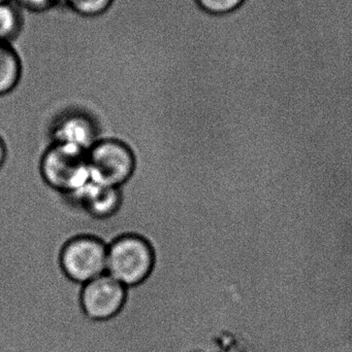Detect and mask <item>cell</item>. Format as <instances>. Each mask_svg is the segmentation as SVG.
<instances>
[{
  "label": "cell",
  "mask_w": 352,
  "mask_h": 352,
  "mask_svg": "<svg viewBox=\"0 0 352 352\" xmlns=\"http://www.w3.org/2000/svg\"><path fill=\"white\" fill-rule=\"evenodd\" d=\"M107 246L99 238L80 235L70 239L60 252V269L70 280L79 285L107 273Z\"/></svg>",
  "instance_id": "3"
},
{
  "label": "cell",
  "mask_w": 352,
  "mask_h": 352,
  "mask_svg": "<svg viewBox=\"0 0 352 352\" xmlns=\"http://www.w3.org/2000/svg\"><path fill=\"white\" fill-rule=\"evenodd\" d=\"M70 12L83 18H97L109 12L115 0H61Z\"/></svg>",
  "instance_id": "10"
},
{
  "label": "cell",
  "mask_w": 352,
  "mask_h": 352,
  "mask_svg": "<svg viewBox=\"0 0 352 352\" xmlns=\"http://www.w3.org/2000/svg\"><path fill=\"white\" fill-rule=\"evenodd\" d=\"M23 8L32 12H45L49 8H53L56 3H59L61 0H17Z\"/></svg>",
  "instance_id": "12"
},
{
  "label": "cell",
  "mask_w": 352,
  "mask_h": 352,
  "mask_svg": "<svg viewBox=\"0 0 352 352\" xmlns=\"http://www.w3.org/2000/svg\"><path fill=\"white\" fill-rule=\"evenodd\" d=\"M91 217L109 219L121 206L122 195L119 188L90 182L72 197Z\"/></svg>",
  "instance_id": "7"
},
{
  "label": "cell",
  "mask_w": 352,
  "mask_h": 352,
  "mask_svg": "<svg viewBox=\"0 0 352 352\" xmlns=\"http://www.w3.org/2000/svg\"><path fill=\"white\" fill-rule=\"evenodd\" d=\"M21 14L10 1L0 3V41L10 43L21 30Z\"/></svg>",
  "instance_id": "9"
},
{
  "label": "cell",
  "mask_w": 352,
  "mask_h": 352,
  "mask_svg": "<svg viewBox=\"0 0 352 352\" xmlns=\"http://www.w3.org/2000/svg\"><path fill=\"white\" fill-rule=\"evenodd\" d=\"M22 62L10 43L0 41V97L10 94L21 80Z\"/></svg>",
  "instance_id": "8"
},
{
  "label": "cell",
  "mask_w": 352,
  "mask_h": 352,
  "mask_svg": "<svg viewBox=\"0 0 352 352\" xmlns=\"http://www.w3.org/2000/svg\"><path fill=\"white\" fill-rule=\"evenodd\" d=\"M53 138L56 144L74 146L87 153L99 142L94 121L79 111L66 113L56 123Z\"/></svg>",
  "instance_id": "6"
},
{
  "label": "cell",
  "mask_w": 352,
  "mask_h": 352,
  "mask_svg": "<svg viewBox=\"0 0 352 352\" xmlns=\"http://www.w3.org/2000/svg\"><path fill=\"white\" fill-rule=\"evenodd\" d=\"M10 1V0H0V3H3V2H8Z\"/></svg>",
  "instance_id": "14"
},
{
  "label": "cell",
  "mask_w": 352,
  "mask_h": 352,
  "mask_svg": "<svg viewBox=\"0 0 352 352\" xmlns=\"http://www.w3.org/2000/svg\"><path fill=\"white\" fill-rule=\"evenodd\" d=\"M154 268V250L142 236L125 234L107 246V274L125 287L142 285Z\"/></svg>",
  "instance_id": "1"
},
{
  "label": "cell",
  "mask_w": 352,
  "mask_h": 352,
  "mask_svg": "<svg viewBox=\"0 0 352 352\" xmlns=\"http://www.w3.org/2000/svg\"><path fill=\"white\" fill-rule=\"evenodd\" d=\"M6 157H8V150H6L4 140H2L1 136H0V169L3 167L4 163H6Z\"/></svg>",
  "instance_id": "13"
},
{
  "label": "cell",
  "mask_w": 352,
  "mask_h": 352,
  "mask_svg": "<svg viewBox=\"0 0 352 352\" xmlns=\"http://www.w3.org/2000/svg\"><path fill=\"white\" fill-rule=\"evenodd\" d=\"M203 12L213 16L231 14L241 8L246 0H194Z\"/></svg>",
  "instance_id": "11"
},
{
  "label": "cell",
  "mask_w": 352,
  "mask_h": 352,
  "mask_svg": "<svg viewBox=\"0 0 352 352\" xmlns=\"http://www.w3.org/2000/svg\"><path fill=\"white\" fill-rule=\"evenodd\" d=\"M90 180L119 188L128 182L136 169L132 148L117 140H99L88 152Z\"/></svg>",
  "instance_id": "4"
},
{
  "label": "cell",
  "mask_w": 352,
  "mask_h": 352,
  "mask_svg": "<svg viewBox=\"0 0 352 352\" xmlns=\"http://www.w3.org/2000/svg\"><path fill=\"white\" fill-rule=\"evenodd\" d=\"M41 173L48 186L72 197L90 182L88 153L54 142L41 158Z\"/></svg>",
  "instance_id": "2"
},
{
  "label": "cell",
  "mask_w": 352,
  "mask_h": 352,
  "mask_svg": "<svg viewBox=\"0 0 352 352\" xmlns=\"http://www.w3.org/2000/svg\"><path fill=\"white\" fill-rule=\"evenodd\" d=\"M125 298L126 287L105 273L83 285L81 303L89 318L105 320L120 311Z\"/></svg>",
  "instance_id": "5"
}]
</instances>
